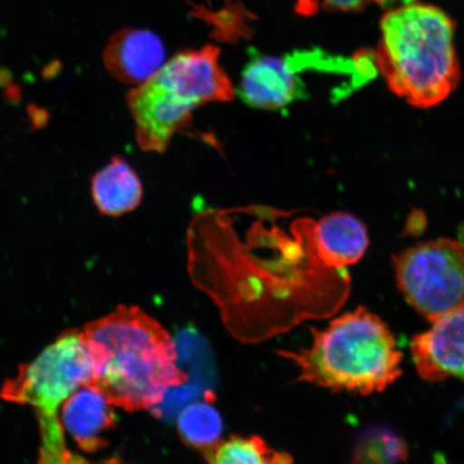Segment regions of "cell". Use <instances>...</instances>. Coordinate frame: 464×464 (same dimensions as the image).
I'll return each instance as SVG.
<instances>
[{
    "mask_svg": "<svg viewBox=\"0 0 464 464\" xmlns=\"http://www.w3.org/2000/svg\"><path fill=\"white\" fill-rule=\"evenodd\" d=\"M292 54L285 57L254 52L242 72L239 95L247 106L276 111L307 96L305 84Z\"/></svg>",
    "mask_w": 464,
    "mask_h": 464,
    "instance_id": "8",
    "label": "cell"
},
{
    "mask_svg": "<svg viewBox=\"0 0 464 464\" xmlns=\"http://www.w3.org/2000/svg\"><path fill=\"white\" fill-rule=\"evenodd\" d=\"M178 428L184 440L200 450L216 446L223 433V420L213 405L206 402L191 403L179 415Z\"/></svg>",
    "mask_w": 464,
    "mask_h": 464,
    "instance_id": "15",
    "label": "cell"
},
{
    "mask_svg": "<svg viewBox=\"0 0 464 464\" xmlns=\"http://www.w3.org/2000/svg\"><path fill=\"white\" fill-rule=\"evenodd\" d=\"M207 464H294V460L259 437H230L208 450Z\"/></svg>",
    "mask_w": 464,
    "mask_h": 464,
    "instance_id": "14",
    "label": "cell"
},
{
    "mask_svg": "<svg viewBox=\"0 0 464 464\" xmlns=\"http://www.w3.org/2000/svg\"><path fill=\"white\" fill-rule=\"evenodd\" d=\"M103 63L121 82L141 85L166 63V49L159 36L143 29H123L113 34L103 52Z\"/></svg>",
    "mask_w": 464,
    "mask_h": 464,
    "instance_id": "10",
    "label": "cell"
},
{
    "mask_svg": "<svg viewBox=\"0 0 464 464\" xmlns=\"http://www.w3.org/2000/svg\"><path fill=\"white\" fill-rule=\"evenodd\" d=\"M394 270L406 301L433 323L464 300V246L440 239L397 255Z\"/></svg>",
    "mask_w": 464,
    "mask_h": 464,
    "instance_id": "7",
    "label": "cell"
},
{
    "mask_svg": "<svg viewBox=\"0 0 464 464\" xmlns=\"http://www.w3.org/2000/svg\"><path fill=\"white\" fill-rule=\"evenodd\" d=\"M83 334L95 368L92 384L114 406L153 409L188 381L170 334L140 307L120 305L86 324Z\"/></svg>",
    "mask_w": 464,
    "mask_h": 464,
    "instance_id": "2",
    "label": "cell"
},
{
    "mask_svg": "<svg viewBox=\"0 0 464 464\" xmlns=\"http://www.w3.org/2000/svg\"><path fill=\"white\" fill-rule=\"evenodd\" d=\"M315 227L309 217L266 206L208 208L191 220L190 280L236 339L258 343L345 304L350 276L319 257Z\"/></svg>",
    "mask_w": 464,
    "mask_h": 464,
    "instance_id": "1",
    "label": "cell"
},
{
    "mask_svg": "<svg viewBox=\"0 0 464 464\" xmlns=\"http://www.w3.org/2000/svg\"><path fill=\"white\" fill-rule=\"evenodd\" d=\"M312 333L309 347L280 353L297 367L300 381L369 394L384 391L401 375L402 355L391 330L362 306Z\"/></svg>",
    "mask_w": 464,
    "mask_h": 464,
    "instance_id": "4",
    "label": "cell"
},
{
    "mask_svg": "<svg viewBox=\"0 0 464 464\" xmlns=\"http://www.w3.org/2000/svg\"><path fill=\"white\" fill-rule=\"evenodd\" d=\"M382 2V0H297L295 10L304 15H313L321 10L355 13Z\"/></svg>",
    "mask_w": 464,
    "mask_h": 464,
    "instance_id": "17",
    "label": "cell"
},
{
    "mask_svg": "<svg viewBox=\"0 0 464 464\" xmlns=\"http://www.w3.org/2000/svg\"><path fill=\"white\" fill-rule=\"evenodd\" d=\"M234 100V85L219 65V50L212 45L179 53L127 95L139 147L160 154L174 135L188 129L196 109Z\"/></svg>",
    "mask_w": 464,
    "mask_h": 464,
    "instance_id": "5",
    "label": "cell"
},
{
    "mask_svg": "<svg viewBox=\"0 0 464 464\" xmlns=\"http://www.w3.org/2000/svg\"><path fill=\"white\" fill-rule=\"evenodd\" d=\"M373 53L394 95L415 108L443 102L457 89L461 68L455 23L430 4L409 3L388 11Z\"/></svg>",
    "mask_w": 464,
    "mask_h": 464,
    "instance_id": "3",
    "label": "cell"
},
{
    "mask_svg": "<svg viewBox=\"0 0 464 464\" xmlns=\"http://www.w3.org/2000/svg\"><path fill=\"white\" fill-rule=\"evenodd\" d=\"M432 324L411 341L417 371L426 381L454 376L464 382V300Z\"/></svg>",
    "mask_w": 464,
    "mask_h": 464,
    "instance_id": "9",
    "label": "cell"
},
{
    "mask_svg": "<svg viewBox=\"0 0 464 464\" xmlns=\"http://www.w3.org/2000/svg\"><path fill=\"white\" fill-rule=\"evenodd\" d=\"M315 245L319 257L332 268L345 269L358 263L369 246L368 230L361 219L335 212L316 222Z\"/></svg>",
    "mask_w": 464,
    "mask_h": 464,
    "instance_id": "12",
    "label": "cell"
},
{
    "mask_svg": "<svg viewBox=\"0 0 464 464\" xmlns=\"http://www.w3.org/2000/svg\"><path fill=\"white\" fill-rule=\"evenodd\" d=\"M405 456V445L390 433L369 435L359 449L357 464H394Z\"/></svg>",
    "mask_w": 464,
    "mask_h": 464,
    "instance_id": "16",
    "label": "cell"
},
{
    "mask_svg": "<svg viewBox=\"0 0 464 464\" xmlns=\"http://www.w3.org/2000/svg\"><path fill=\"white\" fill-rule=\"evenodd\" d=\"M113 408L106 393L95 384L79 388L60 411L63 437L68 435L86 454L103 450L107 446L103 435L115 425Z\"/></svg>",
    "mask_w": 464,
    "mask_h": 464,
    "instance_id": "11",
    "label": "cell"
},
{
    "mask_svg": "<svg viewBox=\"0 0 464 464\" xmlns=\"http://www.w3.org/2000/svg\"><path fill=\"white\" fill-rule=\"evenodd\" d=\"M91 191L98 211L112 218L135 210L140 206L143 197L140 178L129 162L119 156L94 174Z\"/></svg>",
    "mask_w": 464,
    "mask_h": 464,
    "instance_id": "13",
    "label": "cell"
},
{
    "mask_svg": "<svg viewBox=\"0 0 464 464\" xmlns=\"http://www.w3.org/2000/svg\"><path fill=\"white\" fill-rule=\"evenodd\" d=\"M94 381V363L83 332L67 330L34 361L21 365L19 372L3 385L0 397L8 402L33 406L42 444L54 446L63 440L62 405L79 388Z\"/></svg>",
    "mask_w": 464,
    "mask_h": 464,
    "instance_id": "6",
    "label": "cell"
},
{
    "mask_svg": "<svg viewBox=\"0 0 464 464\" xmlns=\"http://www.w3.org/2000/svg\"><path fill=\"white\" fill-rule=\"evenodd\" d=\"M434 464H448V463H446V461L444 459H442V458L437 457V459H435Z\"/></svg>",
    "mask_w": 464,
    "mask_h": 464,
    "instance_id": "18",
    "label": "cell"
}]
</instances>
